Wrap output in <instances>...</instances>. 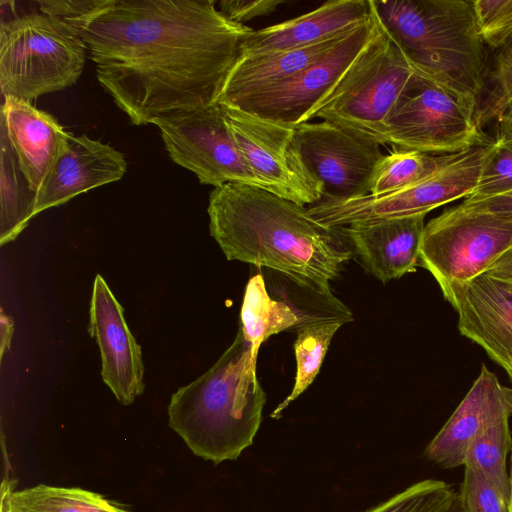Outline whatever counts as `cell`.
<instances>
[{"instance_id":"6da1fadb","label":"cell","mask_w":512,"mask_h":512,"mask_svg":"<svg viewBox=\"0 0 512 512\" xmlns=\"http://www.w3.org/2000/svg\"><path fill=\"white\" fill-rule=\"evenodd\" d=\"M69 25L133 125L218 102L254 30L229 20L213 0H108Z\"/></svg>"},{"instance_id":"7a4b0ae2","label":"cell","mask_w":512,"mask_h":512,"mask_svg":"<svg viewBox=\"0 0 512 512\" xmlns=\"http://www.w3.org/2000/svg\"><path fill=\"white\" fill-rule=\"evenodd\" d=\"M207 212L211 236L228 260L267 267L333 297L330 281L352 257L343 227L326 226L304 205L242 183L214 188Z\"/></svg>"},{"instance_id":"3957f363","label":"cell","mask_w":512,"mask_h":512,"mask_svg":"<svg viewBox=\"0 0 512 512\" xmlns=\"http://www.w3.org/2000/svg\"><path fill=\"white\" fill-rule=\"evenodd\" d=\"M265 401L251 344L239 327L216 363L171 396L168 425L196 456L219 464L252 445Z\"/></svg>"},{"instance_id":"277c9868","label":"cell","mask_w":512,"mask_h":512,"mask_svg":"<svg viewBox=\"0 0 512 512\" xmlns=\"http://www.w3.org/2000/svg\"><path fill=\"white\" fill-rule=\"evenodd\" d=\"M415 73L478 101L488 69L472 0H372Z\"/></svg>"},{"instance_id":"5b68a950","label":"cell","mask_w":512,"mask_h":512,"mask_svg":"<svg viewBox=\"0 0 512 512\" xmlns=\"http://www.w3.org/2000/svg\"><path fill=\"white\" fill-rule=\"evenodd\" d=\"M87 51L75 28L42 12L2 20V97L31 103L41 95L75 84L83 72Z\"/></svg>"},{"instance_id":"8992f818","label":"cell","mask_w":512,"mask_h":512,"mask_svg":"<svg viewBox=\"0 0 512 512\" xmlns=\"http://www.w3.org/2000/svg\"><path fill=\"white\" fill-rule=\"evenodd\" d=\"M413 74L379 22L376 34L313 118L335 123L381 145L387 143L388 119Z\"/></svg>"},{"instance_id":"52a82bcc","label":"cell","mask_w":512,"mask_h":512,"mask_svg":"<svg viewBox=\"0 0 512 512\" xmlns=\"http://www.w3.org/2000/svg\"><path fill=\"white\" fill-rule=\"evenodd\" d=\"M493 148L494 142H485L457 152L438 170L405 188L348 199H322L310 206L308 213L330 227L427 214L469 197Z\"/></svg>"},{"instance_id":"ba28073f","label":"cell","mask_w":512,"mask_h":512,"mask_svg":"<svg viewBox=\"0 0 512 512\" xmlns=\"http://www.w3.org/2000/svg\"><path fill=\"white\" fill-rule=\"evenodd\" d=\"M477 101L414 72L387 122L386 141L401 150L452 154L483 142Z\"/></svg>"},{"instance_id":"9c48e42d","label":"cell","mask_w":512,"mask_h":512,"mask_svg":"<svg viewBox=\"0 0 512 512\" xmlns=\"http://www.w3.org/2000/svg\"><path fill=\"white\" fill-rule=\"evenodd\" d=\"M512 244V216L468 208L444 210L424 227L419 262L439 286L482 273Z\"/></svg>"},{"instance_id":"30bf717a","label":"cell","mask_w":512,"mask_h":512,"mask_svg":"<svg viewBox=\"0 0 512 512\" xmlns=\"http://www.w3.org/2000/svg\"><path fill=\"white\" fill-rule=\"evenodd\" d=\"M378 28L372 1L370 19L350 29L310 66L284 81L222 104L291 127L309 122Z\"/></svg>"},{"instance_id":"8fae6325","label":"cell","mask_w":512,"mask_h":512,"mask_svg":"<svg viewBox=\"0 0 512 512\" xmlns=\"http://www.w3.org/2000/svg\"><path fill=\"white\" fill-rule=\"evenodd\" d=\"M173 162L214 188L242 183L264 189L247 166L225 121L222 104L178 111L154 120Z\"/></svg>"},{"instance_id":"7c38bea8","label":"cell","mask_w":512,"mask_h":512,"mask_svg":"<svg viewBox=\"0 0 512 512\" xmlns=\"http://www.w3.org/2000/svg\"><path fill=\"white\" fill-rule=\"evenodd\" d=\"M222 107L237 148L264 190L300 205L322 200V185L295 148L294 127L229 105Z\"/></svg>"},{"instance_id":"4fadbf2b","label":"cell","mask_w":512,"mask_h":512,"mask_svg":"<svg viewBox=\"0 0 512 512\" xmlns=\"http://www.w3.org/2000/svg\"><path fill=\"white\" fill-rule=\"evenodd\" d=\"M294 144L307 169L322 185V199L369 194L376 167L384 157L378 142L324 120L295 126Z\"/></svg>"},{"instance_id":"5bb4252c","label":"cell","mask_w":512,"mask_h":512,"mask_svg":"<svg viewBox=\"0 0 512 512\" xmlns=\"http://www.w3.org/2000/svg\"><path fill=\"white\" fill-rule=\"evenodd\" d=\"M440 288L458 314L460 333L512 372V283L482 273Z\"/></svg>"},{"instance_id":"9a60e30c","label":"cell","mask_w":512,"mask_h":512,"mask_svg":"<svg viewBox=\"0 0 512 512\" xmlns=\"http://www.w3.org/2000/svg\"><path fill=\"white\" fill-rule=\"evenodd\" d=\"M89 314V333L101 353L102 379L121 404L130 405L145 388L141 348L100 274L94 280Z\"/></svg>"},{"instance_id":"2e32d148","label":"cell","mask_w":512,"mask_h":512,"mask_svg":"<svg viewBox=\"0 0 512 512\" xmlns=\"http://www.w3.org/2000/svg\"><path fill=\"white\" fill-rule=\"evenodd\" d=\"M127 170L123 153L86 135L68 133L43 184L35 214L62 205L93 188L120 180Z\"/></svg>"},{"instance_id":"e0dca14e","label":"cell","mask_w":512,"mask_h":512,"mask_svg":"<svg viewBox=\"0 0 512 512\" xmlns=\"http://www.w3.org/2000/svg\"><path fill=\"white\" fill-rule=\"evenodd\" d=\"M510 416L504 386L482 365L465 397L426 446L424 456L444 469L463 466L471 442L488 427Z\"/></svg>"},{"instance_id":"ac0fdd59","label":"cell","mask_w":512,"mask_h":512,"mask_svg":"<svg viewBox=\"0 0 512 512\" xmlns=\"http://www.w3.org/2000/svg\"><path fill=\"white\" fill-rule=\"evenodd\" d=\"M426 214L343 226L365 269L386 283L414 272Z\"/></svg>"},{"instance_id":"d6986e66","label":"cell","mask_w":512,"mask_h":512,"mask_svg":"<svg viewBox=\"0 0 512 512\" xmlns=\"http://www.w3.org/2000/svg\"><path fill=\"white\" fill-rule=\"evenodd\" d=\"M371 14V0L327 1L296 18L253 30L243 44L242 55L312 45L368 21Z\"/></svg>"},{"instance_id":"ffe728a7","label":"cell","mask_w":512,"mask_h":512,"mask_svg":"<svg viewBox=\"0 0 512 512\" xmlns=\"http://www.w3.org/2000/svg\"><path fill=\"white\" fill-rule=\"evenodd\" d=\"M3 99L0 127L5 131L31 188L37 192L69 132L55 117L31 103Z\"/></svg>"},{"instance_id":"44dd1931","label":"cell","mask_w":512,"mask_h":512,"mask_svg":"<svg viewBox=\"0 0 512 512\" xmlns=\"http://www.w3.org/2000/svg\"><path fill=\"white\" fill-rule=\"evenodd\" d=\"M348 31L308 46L242 55L225 83L219 102L228 103L294 76L337 44Z\"/></svg>"},{"instance_id":"7402d4cb","label":"cell","mask_w":512,"mask_h":512,"mask_svg":"<svg viewBox=\"0 0 512 512\" xmlns=\"http://www.w3.org/2000/svg\"><path fill=\"white\" fill-rule=\"evenodd\" d=\"M240 315V327L251 344L252 356L256 360L261 344L271 335L317 322L286 302L272 299L261 274L249 279Z\"/></svg>"},{"instance_id":"603a6c76","label":"cell","mask_w":512,"mask_h":512,"mask_svg":"<svg viewBox=\"0 0 512 512\" xmlns=\"http://www.w3.org/2000/svg\"><path fill=\"white\" fill-rule=\"evenodd\" d=\"M1 504L9 512H131L82 488L39 484L17 491L7 480L2 484Z\"/></svg>"},{"instance_id":"cb8c5ba5","label":"cell","mask_w":512,"mask_h":512,"mask_svg":"<svg viewBox=\"0 0 512 512\" xmlns=\"http://www.w3.org/2000/svg\"><path fill=\"white\" fill-rule=\"evenodd\" d=\"M37 192L0 127V244L14 240L35 216Z\"/></svg>"},{"instance_id":"d4e9b609","label":"cell","mask_w":512,"mask_h":512,"mask_svg":"<svg viewBox=\"0 0 512 512\" xmlns=\"http://www.w3.org/2000/svg\"><path fill=\"white\" fill-rule=\"evenodd\" d=\"M509 417L479 434L470 444L464 465L481 474L509 502L511 486L507 456L512 451Z\"/></svg>"},{"instance_id":"484cf974","label":"cell","mask_w":512,"mask_h":512,"mask_svg":"<svg viewBox=\"0 0 512 512\" xmlns=\"http://www.w3.org/2000/svg\"><path fill=\"white\" fill-rule=\"evenodd\" d=\"M343 323L345 322L341 320H326L298 329L294 342L297 363L295 384L287 398L272 412V418H278L281 412L313 382L334 334Z\"/></svg>"},{"instance_id":"4316f807","label":"cell","mask_w":512,"mask_h":512,"mask_svg":"<svg viewBox=\"0 0 512 512\" xmlns=\"http://www.w3.org/2000/svg\"><path fill=\"white\" fill-rule=\"evenodd\" d=\"M456 153L434 155L397 149L384 155L374 172L370 193L378 195L415 184L449 162Z\"/></svg>"},{"instance_id":"83f0119b","label":"cell","mask_w":512,"mask_h":512,"mask_svg":"<svg viewBox=\"0 0 512 512\" xmlns=\"http://www.w3.org/2000/svg\"><path fill=\"white\" fill-rule=\"evenodd\" d=\"M512 100V36L488 62L485 85L477 101L476 122L484 126L502 113Z\"/></svg>"},{"instance_id":"f1b7e54d","label":"cell","mask_w":512,"mask_h":512,"mask_svg":"<svg viewBox=\"0 0 512 512\" xmlns=\"http://www.w3.org/2000/svg\"><path fill=\"white\" fill-rule=\"evenodd\" d=\"M457 492L442 480L426 479L366 512H446Z\"/></svg>"},{"instance_id":"f546056e","label":"cell","mask_w":512,"mask_h":512,"mask_svg":"<svg viewBox=\"0 0 512 512\" xmlns=\"http://www.w3.org/2000/svg\"><path fill=\"white\" fill-rule=\"evenodd\" d=\"M512 191V140H495L472 194L467 202L480 201Z\"/></svg>"},{"instance_id":"4dcf8cb0","label":"cell","mask_w":512,"mask_h":512,"mask_svg":"<svg viewBox=\"0 0 512 512\" xmlns=\"http://www.w3.org/2000/svg\"><path fill=\"white\" fill-rule=\"evenodd\" d=\"M478 30L485 45L496 51L512 36V0H473Z\"/></svg>"},{"instance_id":"1f68e13d","label":"cell","mask_w":512,"mask_h":512,"mask_svg":"<svg viewBox=\"0 0 512 512\" xmlns=\"http://www.w3.org/2000/svg\"><path fill=\"white\" fill-rule=\"evenodd\" d=\"M459 495L467 512H509V502L481 474L464 466Z\"/></svg>"},{"instance_id":"d6a6232c","label":"cell","mask_w":512,"mask_h":512,"mask_svg":"<svg viewBox=\"0 0 512 512\" xmlns=\"http://www.w3.org/2000/svg\"><path fill=\"white\" fill-rule=\"evenodd\" d=\"M108 0H48L38 2L40 12L73 24L101 9Z\"/></svg>"},{"instance_id":"836d02e7","label":"cell","mask_w":512,"mask_h":512,"mask_svg":"<svg viewBox=\"0 0 512 512\" xmlns=\"http://www.w3.org/2000/svg\"><path fill=\"white\" fill-rule=\"evenodd\" d=\"M283 0H221L219 10L231 21L239 24L274 12Z\"/></svg>"},{"instance_id":"e575fe53","label":"cell","mask_w":512,"mask_h":512,"mask_svg":"<svg viewBox=\"0 0 512 512\" xmlns=\"http://www.w3.org/2000/svg\"><path fill=\"white\" fill-rule=\"evenodd\" d=\"M461 204L475 210L512 216V191L480 201L467 202L464 200Z\"/></svg>"},{"instance_id":"d590c367","label":"cell","mask_w":512,"mask_h":512,"mask_svg":"<svg viewBox=\"0 0 512 512\" xmlns=\"http://www.w3.org/2000/svg\"><path fill=\"white\" fill-rule=\"evenodd\" d=\"M485 273L512 283V244L488 267Z\"/></svg>"},{"instance_id":"8d00e7d4","label":"cell","mask_w":512,"mask_h":512,"mask_svg":"<svg viewBox=\"0 0 512 512\" xmlns=\"http://www.w3.org/2000/svg\"><path fill=\"white\" fill-rule=\"evenodd\" d=\"M495 121L497 122L495 140H512V100Z\"/></svg>"},{"instance_id":"74e56055","label":"cell","mask_w":512,"mask_h":512,"mask_svg":"<svg viewBox=\"0 0 512 512\" xmlns=\"http://www.w3.org/2000/svg\"><path fill=\"white\" fill-rule=\"evenodd\" d=\"M14 332V322L11 317L1 311L0 315V357L4 356L5 351L9 350L12 335Z\"/></svg>"},{"instance_id":"f35d334b","label":"cell","mask_w":512,"mask_h":512,"mask_svg":"<svg viewBox=\"0 0 512 512\" xmlns=\"http://www.w3.org/2000/svg\"><path fill=\"white\" fill-rule=\"evenodd\" d=\"M446 512H467V510L461 500L459 492H457L455 499L451 503L450 507L446 510Z\"/></svg>"},{"instance_id":"ab89813d","label":"cell","mask_w":512,"mask_h":512,"mask_svg":"<svg viewBox=\"0 0 512 512\" xmlns=\"http://www.w3.org/2000/svg\"><path fill=\"white\" fill-rule=\"evenodd\" d=\"M508 376H509V378L511 380V383H512V372L508 373ZM504 392H505L506 400H507L508 405H509L510 413L512 415V386L511 387L504 386Z\"/></svg>"},{"instance_id":"60d3db41","label":"cell","mask_w":512,"mask_h":512,"mask_svg":"<svg viewBox=\"0 0 512 512\" xmlns=\"http://www.w3.org/2000/svg\"><path fill=\"white\" fill-rule=\"evenodd\" d=\"M510 486H511V493H510V500H509V512H512V451L510 455Z\"/></svg>"},{"instance_id":"b9f144b4","label":"cell","mask_w":512,"mask_h":512,"mask_svg":"<svg viewBox=\"0 0 512 512\" xmlns=\"http://www.w3.org/2000/svg\"><path fill=\"white\" fill-rule=\"evenodd\" d=\"M0 512H9V510L4 505L1 504Z\"/></svg>"}]
</instances>
